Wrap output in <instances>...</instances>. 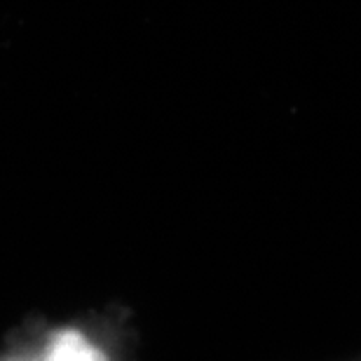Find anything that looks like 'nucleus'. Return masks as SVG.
Here are the masks:
<instances>
[{"mask_svg":"<svg viewBox=\"0 0 361 361\" xmlns=\"http://www.w3.org/2000/svg\"><path fill=\"white\" fill-rule=\"evenodd\" d=\"M17 361H108V357L87 336L78 334V331H61V334L49 338L40 350H35L33 355L21 357Z\"/></svg>","mask_w":361,"mask_h":361,"instance_id":"obj_1","label":"nucleus"}]
</instances>
